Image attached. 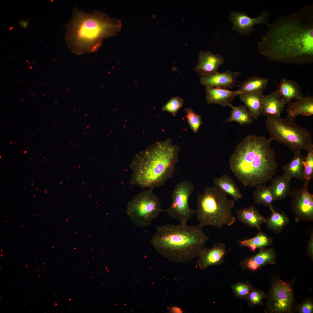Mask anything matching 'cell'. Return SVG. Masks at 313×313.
<instances>
[{
    "label": "cell",
    "instance_id": "4316f807",
    "mask_svg": "<svg viewBox=\"0 0 313 313\" xmlns=\"http://www.w3.org/2000/svg\"><path fill=\"white\" fill-rule=\"evenodd\" d=\"M230 107L232 109L231 114L227 120L228 122L235 121L240 125L252 123L253 118L245 105L236 106L231 104Z\"/></svg>",
    "mask_w": 313,
    "mask_h": 313
},
{
    "label": "cell",
    "instance_id": "5b68a950",
    "mask_svg": "<svg viewBox=\"0 0 313 313\" xmlns=\"http://www.w3.org/2000/svg\"><path fill=\"white\" fill-rule=\"evenodd\" d=\"M121 28L119 20L101 11L87 14L75 8L67 27L66 41L75 54L94 52L101 46L104 39L115 36Z\"/></svg>",
    "mask_w": 313,
    "mask_h": 313
},
{
    "label": "cell",
    "instance_id": "52a82bcc",
    "mask_svg": "<svg viewBox=\"0 0 313 313\" xmlns=\"http://www.w3.org/2000/svg\"><path fill=\"white\" fill-rule=\"evenodd\" d=\"M265 125L273 141L286 145L294 154L301 150L307 153L313 150L311 132L299 125L295 121L268 115Z\"/></svg>",
    "mask_w": 313,
    "mask_h": 313
},
{
    "label": "cell",
    "instance_id": "e575fe53",
    "mask_svg": "<svg viewBox=\"0 0 313 313\" xmlns=\"http://www.w3.org/2000/svg\"><path fill=\"white\" fill-rule=\"evenodd\" d=\"M265 295L263 291L252 290L246 298L252 305H260Z\"/></svg>",
    "mask_w": 313,
    "mask_h": 313
},
{
    "label": "cell",
    "instance_id": "44dd1931",
    "mask_svg": "<svg viewBox=\"0 0 313 313\" xmlns=\"http://www.w3.org/2000/svg\"><path fill=\"white\" fill-rule=\"evenodd\" d=\"M291 179L283 175L272 180L270 187L274 201H281L290 195Z\"/></svg>",
    "mask_w": 313,
    "mask_h": 313
},
{
    "label": "cell",
    "instance_id": "f546056e",
    "mask_svg": "<svg viewBox=\"0 0 313 313\" xmlns=\"http://www.w3.org/2000/svg\"><path fill=\"white\" fill-rule=\"evenodd\" d=\"M259 249L258 253L251 257L258 265L260 267L268 264L275 263L276 255L273 248H264Z\"/></svg>",
    "mask_w": 313,
    "mask_h": 313
},
{
    "label": "cell",
    "instance_id": "4dcf8cb0",
    "mask_svg": "<svg viewBox=\"0 0 313 313\" xmlns=\"http://www.w3.org/2000/svg\"><path fill=\"white\" fill-rule=\"evenodd\" d=\"M304 166V186L307 187L313 175V150L308 153L303 162Z\"/></svg>",
    "mask_w": 313,
    "mask_h": 313
},
{
    "label": "cell",
    "instance_id": "30bf717a",
    "mask_svg": "<svg viewBox=\"0 0 313 313\" xmlns=\"http://www.w3.org/2000/svg\"><path fill=\"white\" fill-rule=\"evenodd\" d=\"M307 187L303 186L290 192L291 206L295 215V221H313V195Z\"/></svg>",
    "mask_w": 313,
    "mask_h": 313
},
{
    "label": "cell",
    "instance_id": "9a60e30c",
    "mask_svg": "<svg viewBox=\"0 0 313 313\" xmlns=\"http://www.w3.org/2000/svg\"><path fill=\"white\" fill-rule=\"evenodd\" d=\"M198 59V63L194 70L203 76L218 72V69L224 63L225 59L219 54H213L210 51H200Z\"/></svg>",
    "mask_w": 313,
    "mask_h": 313
},
{
    "label": "cell",
    "instance_id": "83f0119b",
    "mask_svg": "<svg viewBox=\"0 0 313 313\" xmlns=\"http://www.w3.org/2000/svg\"><path fill=\"white\" fill-rule=\"evenodd\" d=\"M255 188L253 195L254 203L268 207L271 211L274 209L272 204L274 200L270 186H266L264 184Z\"/></svg>",
    "mask_w": 313,
    "mask_h": 313
},
{
    "label": "cell",
    "instance_id": "ba28073f",
    "mask_svg": "<svg viewBox=\"0 0 313 313\" xmlns=\"http://www.w3.org/2000/svg\"><path fill=\"white\" fill-rule=\"evenodd\" d=\"M153 190H143L128 203L126 213L135 225L140 227L150 225L163 211L159 200L153 193Z\"/></svg>",
    "mask_w": 313,
    "mask_h": 313
},
{
    "label": "cell",
    "instance_id": "5bb4252c",
    "mask_svg": "<svg viewBox=\"0 0 313 313\" xmlns=\"http://www.w3.org/2000/svg\"><path fill=\"white\" fill-rule=\"evenodd\" d=\"M226 254L225 244L220 242L214 244L211 248L206 247L201 252L198 256V265L204 269L211 265L221 264L223 263Z\"/></svg>",
    "mask_w": 313,
    "mask_h": 313
},
{
    "label": "cell",
    "instance_id": "4fadbf2b",
    "mask_svg": "<svg viewBox=\"0 0 313 313\" xmlns=\"http://www.w3.org/2000/svg\"><path fill=\"white\" fill-rule=\"evenodd\" d=\"M240 74L239 72L229 70L221 73L218 71L211 74L202 76L200 83L206 87L232 88Z\"/></svg>",
    "mask_w": 313,
    "mask_h": 313
},
{
    "label": "cell",
    "instance_id": "603a6c76",
    "mask_svg": "<svg viewBox=\"0 0 313 313\" xmlns=\"http://www.w3.org/2000/svg\"><path fill=\"white\" fill-rule=\"evenodd\" d=\"M291 160L283 167V175L291 179L295 178L304 180V166L303 162L305 158L300 152L294 154Z\"/></svg>",
    "mask_w": 313,
    "mask_h": 313
},
{
    "label": "cell",
    "instance_id": "74e56055",
    "mask_svg": "<svg viewBox=\"0 0 313 313\" xmlns=\"http://www.w3.org/2000/svg\"><path fill=\"white\" fill-rule=\"evenodd\" d=\"M310 238L307 242V251L308 254L312 259L313 256V232L312 231L310 234Z\"/></svg>",
    "mask_w": 313,
    "mask_h": 313
},
{
    "label": "cell",
    "instance_id": "1f68e13d",
    "mask_svg": "<svg viewBox=\"0 0 313 313\" xmlns=\"http://www.w3.org/2000/svg\"><path fill=\"white\" fill-rule=\"evenodd\" d=\"M186 117L190 128L193 132L197 133L202 123L201 116L194 112L190 108L185 109Z\"/></svg>",
    "mask_w": 313,
    "mask_h": 313
},
{
    "label": "cell",
    "instance_id": "e0dca14e",
    "mask_svg": "<svg viewBox=\"0 0 313 313\" xmlns=\"http://www.w3.org/2000/svg\"><path fill=\"white\" fill-rule=\"evenodd\" d=\"M286 118L295 121L296 117L299 115L310 116L313 114V97L303 96L292 101L288 104L286 109Z\"/></svg>",
    "mask_w": 313,
    "mask_h": 313
},
{
    "label": "cell",
    "instance_id": "d4e9b609",
    "mask_svg": "<svg viewBox=\"0 0 313 313\" xmlns=\"http://www.w3.org/2000/svg\"><path fill=\"white\" fill-rule=\"evenodd\" d=\"M263 93L242 94L240 100L249 110L253 119H257L262 114V100Z\"/></svg>",
    "mask_w": 313,
    "mask_h": 313
},
{
    "label": "cell",
    "instance_id": "484cf974",
    "mask_svg": "<svg viewBox=\"0 0 313 313\" xmlns=\"http://www.w3.org/2000/svg\"><path fill=\"white\" fill-rule=\"evenodd\" d=\"M270 216L266 218V226L270 230L276 234L281 233L285 226L289 222L287 215L284 212H279L274 209L271 210Z\"/></svg>",
    "mask_w": 313,
    "mask_h": 313
},
{
    "label": "cell",
    "instance_id": "d6a6232c",
    "mask_svg": "<svg viewBox=\"0 0 313 313\" xmlns=\"http://www.w3.org/2000/svg\"><path fill=\"white\" fill-rule=\"evenodd\" d=\"M183 102V99L179 97H173L162 107V110L170 112L174 117L182 106Z\"/></svg>",
    "mask_w": 313,
    "mask_h": 313
},
{
    "label": "cell",
    "instance_id": "d590c367",
    "mask_svg": "<svg viewBox=\"0 0 313 313\" xmlns=\"http://www.w3.org/2000/svg\"><path fill=\"white\" fill-rule=\"evenodd\" d=\"M240 264L242 267L248 268L253 271L257 270L260 267L255 263L251 257L246 258L240 263Z\"/></svg>",
    "mask_w": 313,
    "mask_h": 313
},
{
    "label": "cell",
    "instance_id": "cb8c5ba5",
    "mask_svg": "<svg viewBox=\"0 0 313 313\" xmlns=\"http://www.w3.org/2000/svg\"><path fill=\"white\" fill-rule=\"evenodd\" d=\"M214 185L222 191L231 196L236 201L243 198L240 190L235 184L233 179L229 175L223 174L215 179Z\"/></svg>",
    "mask_w": 313,
    "mask_h": 313
},
{
    "label": "cell",
    "instance_id": "277c9868",
    "mask_svg": "<svg viewBox=\"0 0 313 313\" xmlns=\"http://www.w3.org/2000/svg\"><path fill=\"white\" fill-rule=\"evenodd\" d=\"M199 224L157 226L150 242L156 251L169 260L185 263L197 256L209 240Z\"/></svg>",
    "mask_w": 313,
    "mask_h": 313
},
{
    "label": "cell",
    "instance_id": "ac0fdd59",
    "mask_svg": "<svg viewBox=\"0 0 313 313\" xmlns=\"http://www.w3.org/2000/svg\"><path fill=\"white\" fill-rule=\"evenodd\" d=\"M236 215L239 221L259 231L261 230V225L266 222V218L259 212L254 205L237 210Z\"/></svg>",
    "mask_w": 313,
    "mask_h": 313
},
{
    "label": "cell",
    "instance_id": "8992f818",
    "mask_svg": "<svg viewBox=\"0 0 313 313\" xmlns=\"http://www.w3.org/2000/svg\"><path fill=\"white\" fill-rule=\"evenodd\" d=\"M234 201L215 185L206 187L203 193L197 195L196 218L203 227L211 225L221 228L231 226L236 221L232 214Z\"/></svg>",
    "mask_w": 313,
    "mask_h": 313
},
{
    "label": "cell",
    "instance_id": "7402d4cb",
    "mask_svg": "<svg viewBox=\"0 0 313 313\" xmlns=\"http://www.w3.org/2000/svg\"><path fill=\"white\" fill-rule=\"evenodd\" d=\"M269 79L257 76L248 78L239 85L238 91L242 94L263 93L267 85Z\"/></svg>",
    "mask_w": 313,
    "mask_h": 313
},
{
    "label": "cell",
    "instance_id": "3957f363",
    "mask_svg": "<svg viewBox=\"0 0 313 313\" xmlns=\"http://www.w3.org/2000/svg\"><path fill=\"white\" fill-rule=\"evenodd\" d=\"M180 150L168 138L140 152L130 165L132 172L130 184L152 189L164 185L167 180L173 177Z\"/></svg>",
    "mask_w": 313,
    "mask_h": 313
},
{
    "label": "cell",
    "instance_id": "ab89813d",
    "mask_svg": "<svg viewBox=\"0 0 313 313\" xmlns=\"http://www.w3.org/2000/svg\"><path fill=\"white\" fill-rule=\"evenodd\" d=\"M19 24L22 27L25 28L27 27L28 25V22L26 21H20L19 22Z\"/></svg>",
    "mask_w": 313,
    "mask_h": 313
},
{
    "label": "cell",
    "instance_id": "f1b7e54d",
    "mask_svg": "<svg viewBox=\"0 0 313 313\" xmlns=\"http://www.w3.org/2000/svg\"><path fill=\"white\" fill-rule=\"evenodd\" d=\"M272 242V238L263 231H261L255 236L250 239H243L239 242L241 246H247L249 244H252L259 249L271 245Z\"/></svg>",
    "mask_w": 313,
    "mask_h": 313
},
{
    "label": "cell",
    "instance_id": "7a4b0ae2",
    "mask_svg": "<svg viewBox=\"0 0 313 313\" xmlns=\"http://www.w3.org/2000/svg\"><path fill=\"white\" fill-rule=\"evenodd\" d=\"M272 141L270 137L250 134L236 146L229 159L230 168L244 186L264 185L276 173L278 164L270 145Z\"/></svg>",
    "mask_w": 313,
    "mask_h": 313
},
{
    "label": "cell",
    "instance_id": "8d00e7d4",
    "mask_svg": "<svg viewBox=\"0 0 313 313\" xmlns=\"http://www.w3.org/2000/svg\"><path fill=\"white\" fill-rule=\"evenodd\" d=\"M299 311L301 313H311L313 311V305L312 302L307 301L302 304L299 308Z\"/></svg>",
    "mask_w": 313,
    "mask_h": 313
},
{
    "label": "cell",
    "instance_id": "9c48e42d",
    "mask_svg": "<svg viewBox=\"0 0 313 313\" xmlns=\"http://www.w3.org/2000/svg\"><path fill=\"white\" fill-rule=\"evenodd\" d=\"M194 188L193 182L188 180L177 183L171 193L170 205L164 210L171 219L179 221L182 225H187L196 213V210L191 208L189 204V198Z\"/></svg>",
    "mask_w": 313,
    "mask_h": 313
},
{
    "label": "cell",
    "instance_id": "f35d334b",
    "mask_svg": "<svg viewBox=\"0 0 313 313\" xmlns=\"http://www.w3.org/2000/svg\"><path fill=\"white\" fill-rule=\"evenodd\" d=\"M171 310V311L174 313H181L182 312L181 310L177 307H173Z\"/></svg>",
    "mask_w": 313,
    "mask_h": 313
},
{
    "label": "cell",
    "instance_id": "2e32d148",
    "mask_svg": "<svg viewBox=\"0 0 313 313\" xmlns=\"http://www.w3.org/2000/svg\"><path fill=\"white\" fill-rule=\"evenodd\" d=\"M205 92L206 100L209 104H216L223 107L230 106L234 99L241 94L237 90L216 87H206Z\"/></svg>",
    "mask_w": 313,
    "mask_h": 313
},
{
    "label": "cell",
    "instance_id": "ffe728a7",
    "mask_svg": "<svg viewBox=\"0 0 313 313\" xmlns=\"http://www.w3.org/2000/svg\"><path fill=\"white\" fill-rule=\"evenodd\" d=\"M277 90L285 105L304 96L299 84L295 81L285 78L281 80Z\"/></svg>",
    "mask_w": 313,
    "mask_h": 313
},
{
    "label": "cell",
    "instance_id": "6da1fadb",
    "mask_svg": "<svg viewBox=\"0 0 313 313\" xmlns=\"http://www.w3.org/2000/svg\"><path fill=\"white\" fill-rule=\"evenodd\" d=\"M258 43L267 61L303 65L313 62V5L277 18Z\"/></svg>",
    "mask_w": 313,
    "mask_h": 313
},
{
    "label": "cell",
    "instance_id": "8fae6325",
    "mask_svg": "<svg viewBox=\"0 0 313 313\" xmlns=\"http://www.w3.org/2000/svg\"><path fill=\"white\" fill-rule=\"evenodd\" d=\"M270 293L269 305L272 312L290 311L294 299L292 288L289 283L279 281L273 286Z\"/></svg>",
    "mask_w": 313,
    "mask_h": 313
},
{
    "label": "cell",
    "instance_id": "836d02e7",
    "mask_svg": "<svg viewBox=\"0 0 313 313\" xmlns=\"http://www.w3.org/2000/svg\"><path fill=\"white\" fill-rule=\"evenodd\" d=\"M232 287L235 294L240 298H246L252 290L250 285L242 283H238Z\"/></svg>",
    "mask_w": 313,
    "mask_h": 313
},
{
    "label": "cell",
    "instance_id": "7c38bea8",
    "mask_svg": "<svg viewBox=\"0 0 313 313\" xmlns=\"http://www.w3.org/2000/svg\"><path fill=\"white\" fill-rule=\"evenodd\" d=\"M269 11H262L258 17L252 18L247 13L232 11L229 14V20L232 23L233 30L238 32L243 36H248L254 30V26L257 24H265L269 27L270 24L268 21L271 16Z\"/></svg>",
    "mask_w": 313,
    "mask_h": 313
},
{
    "label": "cell",
    "instance_id": "d6986e66",
    "mask_svg": "<svg viewBox=\"0 0 313 313\" xmlns=\"http://www.w3.org/2000/svg\"><path fill=\"white\" fill-rule=\"evenodd\" d=\"M285 105L276 90L267 95L263 96L262 100V114L263 116H281Z\"/></svg>",
    "mask_w": 313,
    "mask_h": 313
}]
</instances>
